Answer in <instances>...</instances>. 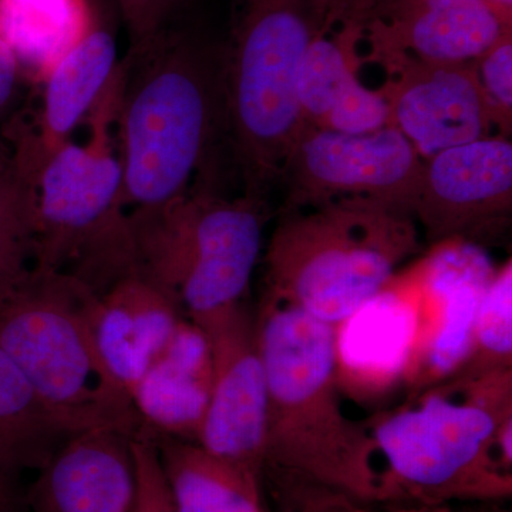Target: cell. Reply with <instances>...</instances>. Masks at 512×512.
Segmentation results:
<instances>
[{
    "mask_svg": "<svg viewBox=\"0 0 512 512\" xmlns=\"http://www.w3.org/2000/svg\"><path fill=\"white\" fill-rule=\"evenodd\" d=\"M123 79L120 63L90 111L89 143L67 141L37 175L33 268L72 276L97 295L137 272L123 200V164L109 137Z\"/></svg>",
    "mask_w": 512,
    "mask_h": 512,
    "instance_id": "obj_7",
    "label": "cell"
},
{
    "mask_svg": "<svg viewBox=\"0 0 512 512\" xmlns=\"http://www.w3.org/2000/svg\"><path fill=\"white\" fill-rule=\"evenodd\" d=\"M72 434L0 346V466L40 468Z\"/></svg>",
    "mask_w": 512,
    "mask_h": 512,
    "instance_id": "obj_22",
    "label": "cell"
},
{
    "mask_svg": "<svg viewBox=\"0 0 512 512\" xmlns=\"http://www.w3.org/2000/svg\"><path fill=\"white\" fill-rule=\"evenodd\" d=\"M512 419V370L446 380L366 423L383 458L384 503L437 507L500 503L512 495V467L498 430Z\"/></svg>",
    "mask_w": 512,
    "mask_h": 512,
    "instance_id": "obj_3",
    "label": "cell"
},
{
    "mask_svg": "<svg viewBox=\"0 0 512 512\" xmlns=\"http://www.w3.org/2000/svg\"><path fill=\"white\" fill-rule=\"evenodd\" d=\"M255 326L268 387L264 478L292 508L319 494L384 503L375 440L342 407L338 326L265 295Z\"/></svg>",
    "mask_w": 512,
    "mask_h": 512,
    "instance_id": "obj_1",
    "label": "cell"
},
{
    "mask_svg": "<svg viewBox=\"0 0 512 512\" xmlns=\"http://www.w3.org/2000/svg\"><path fill=\"white\" fill-rule=\"evenodd\" d=\"M214 383V357L207 333L180 320L167 345L131 392L143 426L157 436L194 441L200 437Z\"/></svg>",
    "mask_w": 512,
    "mask_h": 512,
    "instance_id": "obj_17",
    "label": "cell"
},
{
    "mask_svg": "<svg viewBox=\"0 0 512 512\" xmlns=\"http://www.w3.org/2000/svg\"><path fill=\"white\" fill-rule=\"evenodd\" d=\"M22 77L18 60L5 43L0 42V116L8 109Z\"/></svg>",
    "mask_w": 512,
    "mask_h": 512,
    "instance_id": "obj_28",
    "label": "cell"
},
{
    "mask_svg": "<svg viewBox=\"0 0 512 512\" xmlns=\"http://www.w3.org/2000/svg\"><path fill=\"white\" fill-rule=\"evenodd\" d=\"M37 173L13 153L0 171V296L29 275L35 251Z\"/></svg>",
    "mask_w": 512,
    "mask_h": 512,
    "instance_id": "obj_23",
    "label": "cell"
},
{
    "mask_svg": "<svg viewBox=\"0 0 512 512\" xmlns=\"http://www.w3.org/2000/svg\"><path fill=\"white\" fill-rule=\"evenodd\" d=\"M96 19L89 0H0V42L22 76L43 83Z\"/></svg>",
    "mask_w": 512,
    "mask_h": 512,
    "instance_id": "obj_21",
    "label": "cell"
},
{
    "mask_svg": "<svg viewBox=\"0 0 512 512\" xmlns=\"http://www.w3.org/2000/svg\"><path fill=\"white\" fill-rule=\"evenodd\" d=\"M512 211V144L480 138L424 161L413 218L430 245L448 239L474 242L507 224Z\"/></svg>",
    "mask_w": 512,
    "mask_h": 512,
    "instance_id": "obj_11",
    "label": "cell"
},
{
    "mask_svg": "<svg viewBox=\"0 0 512 512\" xmlns=\"http://www.w3.org/2000/svg\"><path fill=\"white\" fill-rule=\"evenodd\" d=\"M365 0L348 8L315 40L298 84L303 126L342 134H366L392 126L382 94L360 82Z\"/></svg>",
    "mask_w": 512,
    "mask_h": 512,
    "instance_id": "obj_15",
    "label": "cell"
},
{
    "mask_svg": "<svg viewBox=\"0 0 512 512\" xmlns=\"http://www.w3.org/2000/svg\"><path fill=\"white\" fill-rule=\"evenodd\" d=\"M183 318L170 295L138 272L97 296L92 308L97 348L130 397Z\"/></svg>",
    "mask_w": 512,
    "mask_h": 512,
    "instance_id": "obj_18",
    "label": "cell"
},
{
    "mask_svg": "<svg viewBox=\"0 0 512 512\" xmlns=\"http://www.w3.org/2000/svg\"><path fill=\"white\" fill-rule=\"evenodd\" d=\"M130 36V52H137L173 26L183 0H116Z\"/></svg>",
    "mask_w": 512,
    "mask_h": 512,
    "instance_id": "obj_27",
    "label": "cell"
},
{
    "mask_svg": "<svg viewBox=\"0 0 512 512\" xmlns=\"http://www.w3.org/2000/svg\"><path fill=\"white\" fill-rule=\"evenodd\" d=\"M350 0H232L224 47L227 137L244 194L266 200L301 133L298 84L315 40Z\"/></svg>",
    "mask_w": 512,
    "mask_h": 512,
    "instance_id": "obj_4",
    "label": "cell"
},
{
    "mask_svg": "<svg viewBox=\"0 0 512 512\" xmlns=\"http://www.w3.org/2000/svg\"><path fill=\"white\" fill-rule=\"evenodd\" d=\"M202 330L211 342L214 383L197 443L264 481L268 387L255 315L244 305Z\"/></svg>",
    "mask_w": 512,
    "mask_h": 512,
    "instance_id": "obj_13",
    "label": "cell"
},
{
    "mask_svg": "<svg viewBox=\"0 0 512 512\" xmlns=\"http://www.w3.org/2000/svg\"><path fill=\"white\" fill-rule=\"evenodd\" d=\"M97 296L72 276L33 268L0 296V346L73 433L117 429L137 434L143 421L94 338Z\"/></svg>",
    "mask_w": 512,
    "mask_h": 512,
    "instance_id": "obj_6",
    "label": "cell"
},
{
    "mask_svg": "<svg viewBox=\"0 0 512 512\" xmlns=\"http://www.w3.org/2000/svg\"><path fill=\"white\" fill-rule=\"evenodd\" d=\"M420 248L414 218L379 205L279 211L266 247L264 295L339 328Z\"/></svg>",
    "mask_w": 512,
    "mask_h": 512,
    "instance_id": "obj_5",
    "label": "cell"
},
{
    "mask_svg": "<svg viewBox=\"0 0 512 512\" xmlns=\"http://www.w3.org/2000/svg\"><path fill=\"white\" fill-rule=\"evenodd\" d=\"M377 66L386 73L377 92L389 106L392 126L424 161L447 148L498 136L473 63L396 56Z\"/></svg>",
    "mask_w": 512,
    "mask_h": 512,
    "instance_id": "obj_12",
    "label": "cell"
},
{
    "mask_svg": "<svg viewBox=\"0 0 512 512\" xmlns=\"http://www.w3.org/2000/svg\"><path fill=\"white\" fill-rule=\"evenodd\" d=\"M117 429L77 431L40 467L28 512H131L136 467L131 439Z\"/></svg>",
    "mask_w": 512,
    "mask_h": 512,
    "instance_id": "obj_16",
    "label": "cell"
},
{
    "mask_svg": "<svg viewBox=\"0 0 512 512\" xmlns=\"http://www.w3.org/2000/svg\"><path fill=\"white\" fill-rule=\"evenodd\" d=\"M178 512H268L261 480L194 441L153 436Z\"/></svg>",
    "mask_w": 512,
    "mask_h": 512,
    "instance_id": "obj_20",
    "label": "cell"
},
{
    "mask_svg": "<svg viewBox=\"0 0 512 512\" xmlns=\"http://www.w3.org/2000/svg\"><path fill=\"white\" fill-rule=\"evenodd\" d=\"M512 370V264L497 266L478 305L463 363L447 380Z\"/></svg>",
    "mask_w": 512,
    "mask_h": 512,
    "instance_id": "obj_24",
    "label": "cell"
},
{
    "mask_svg": "<svg viewBox=\"0 0 512 512\" xmlns=\"http://www.w3.org/2000/svg\"><path fill=\"white\" fill-rule=\"evenodd\" d=\"M0 512H23L18 491L15 488V473L0 466Z\"/></svg>",
    "mask_w": 512,
    "mask_h": 512,
    "instance_id": "obj_30",
    "label": "cell"
},
{
    "mask_svg": "<svg viewBox=\"0 0 512 512\" xmlns=\"http://www.w3.org/2000/svg\"><path fill=\"white\" fill-rule=\"evenodd\" d=\"M268 215L262 198H227L205 185L157 210L131 212L137 272L207 329L245 305Z\"/></svg>",
    "mask_w": 512,
    "mask_h": 512,
    "instance_id": "obj_8",
    "label": "cell"
},
{
    "mask_svg": "<svg viewBox=\"0 0 512 512\" xmlns=\"http://www.w3.org/2000/svg\"><path fill=\"white\" fill-rule=\"evenodd\" d=\"M473 67L498 136L508 138L512 127V32L485 50Z\"/></svg>",
    "mask_w": 512,
    "mask_h": 512,
    "instance_id": "obj_25",
    "label": "cell"
},
{
    "mask_svg": "<svg viewBox=\"0 0 512 512\" xmlns=\"http://www.w3.org/2000/svg\"><path fill=\"white\" fill-rule=\"evenodd\" d=\"M10 160H12V156L8 153V150H6L5 146H3L2 141H0V171L3 170V168L6 167L10 163Z\"/></svg>",
    "mask_w": 512,
    "mask_h": 512,
    "instance_id": "obj_31",
    "label": "cell"
},
{
    "mask_svg": "<svg viewBox=\"0 0 512 512\" xmlns=\"http://www.w3.org/2000/svg\"><path fill=\"white\" fill-rule=\"evenodd\" d=\"M511 29L485 0H365L362 63H473Z\"/></svg>",
    "mask_w": 512,
    "mask_h": 512,
    "instance_id": "obj_14",
    "label": "cell"
},
{
    "mask_svg": "<svg viewBox=\"0 0 512 512\" xmlns=\"http://www.w3.org/2000/svg\"><path fill=\"white\" fill-rule=\"evenodd\" d=\"M119 64L113 33L96 19L89 32L47 74L37 130L25 131L16 147L37 173L90 114Z\"/></svg>",
    "mask_w": 512,
    "mask_h": 512,
    "instance_id": "obj_19",
    "label": "cell"
},
{
    "mask_svg": "<svg viewBox=\"0 0 512 512\" xmlns=\"http://www.w3.org/2000/svg\"><path fill=\"white\" fill-rule=\"evenodd\" d=\"M124 207L151 211L184 197L227 136L224 47L170 29L123 60Z\"/></svg>",
    "mask_w": 512,
    "mask_h": 512,
    "instance_id": "obj_2",
    "label": "cell"
},
{
    "mask_svg": "<svg viewBox=\"0 0 512 512\" xmlns=\"http://www.w3.org/2000/svg\"><path fill=\"white\" fill-rule=\"evenodd\" d=\"M495 268L474 242L448 239L394 274L407 308L399 382L409 399L446 382L463 363Z\"/></svg>",
    "mask_w": 512,
    "mask_h": 512,
    "instance_id": "obj_9",
    "label": "cell"
},
{
    "mask_svg": "<svg viewBox=\"0 0 512 512\" xmlns=\"http://www.w3.org/2000/svg\"><path fill=\"white\" fill-rule=\"evenodd\" d=\"M424 160L396 127L342 134L303 126L282 165L281 211L362 202L413 217Z\"/></svg>",
    "mask_w": 512,
    "mask_h": 512,
    "instance_id": "obj_10",
    "label": "cell"
},
{
    "mask_svg": "<svg viewBox=\"0 0 512 512\" xmlns=\"http://www.w3.org/2000/svg\"><path fill=\"white\" fill-rule=\"evenodd\" d=\"M302 512H370L365 505L353 503L348 498L338 497V495H328V497L318 498L303 508ZM393 512H426V507H404Z\"/></svg>",
    "mask_w": 512,
    "mask_h": 512,
    "instance_id": "obj_29",
    "label": "cell"
},
{
    "mask_svg": "<svg viewBox=\"0 0 512 512\" xmlns=\"http://www.w3.org/2000/svg\"><path fill=\"white\" fill-rule=\"evenodd\" d=\"M131 448L136 467V497L131 512H178L165 481L153 436L140 431L131 439Z\"/></svg>",
    "mask_w": 512,
    "mask_h": 512,
    "instance_id": "obj_26",
    "label": "cell"
}]
</instances>
